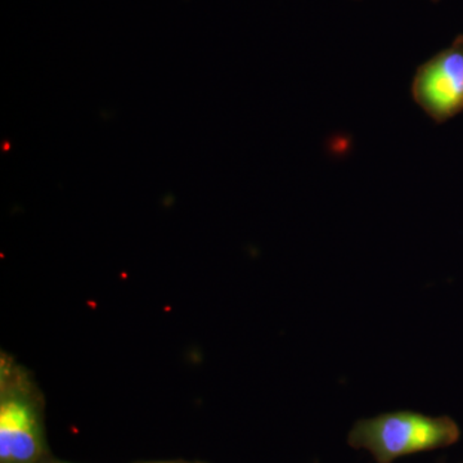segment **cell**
I'll return each instance as SVG.
<instances>
[{
  "instance_id": "7a4b0ae2",
  "label": "cell",
  "mask_w": 463,
  "mask_h": 463,
  "mask_svg": "<svg viewBox=\"0 0 463 463\" xmlns=\"http://www.w3.org/2000/svg\"><path fill=\"white\" fill-rule=\"evenodd\" d=\"M43 432L36 402L21 388H3L0 399V463H35Z\"/></svg>"
},
{
  "instance_id": "277c9868",
  "label": "cell",
  "mask_w": 463,
  "mask_h": 463,
  "mask_svg": "<svg viewBox=\"0 0 463 463\" xmlns=\"http://www.w3.org/2000/svg\"><path fill=\"white\" fill-rule=\"evenodd\" d=\"M156 463H175V462H156Z\"/></svg>"
},
{
  "instance_id": "3957f363",
  "label": "cell",
  "mask_w": 463,
  "mask_h": 463,
  "mask_svg": "<svg viewBox=\"0 0 463 463\" xmlns=\"http://www.w3.org/2000/svg\"><path fill=\"white\" fill-rule=\"evenodd\" d=\"M414 96L426 111L446 120L463 109V36L429 61L417 75Z\"/></svg>"
},
{
  "instance_id": "5b68a950",
  "label": "cell",
  "mask_w": 463,
  "mask_h": 463,
  "mask_svg": "<svg viewBox=\"0 0 463 463\" xmlns=\"http://www.w3.org/2000/svg\"><path fill=\"white\" fill-rule=\"evenodd\" d=\"M434 2H438V0H434Z\"/></svg>"
},
{
  "instance_id": "6da1fadb",
  "label": "cell",
  "mask_w": 463,
  "mask_h": 463,
  "mask_svg": "<svg viewBox=\"0 0 463 463\" xmlns=\"http://www.w3.org/2000/svg\"><path fill=\"white\" fill-rule=\"evenodd\" d=\"M461 431L450 417H429L402 411L359 420L347 441L355 449H365L376 463H392L401 457L452 446Z\"/></svg>"
}]
</instances>
